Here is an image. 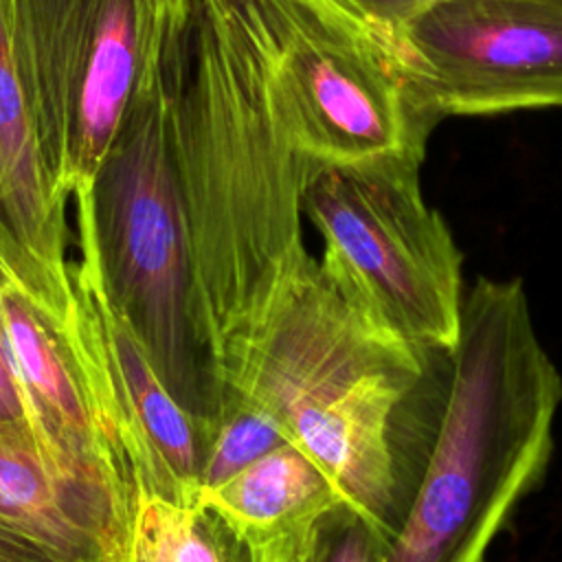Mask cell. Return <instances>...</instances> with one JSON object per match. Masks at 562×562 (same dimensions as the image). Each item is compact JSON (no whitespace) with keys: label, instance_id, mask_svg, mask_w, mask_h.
I'll return each mask as SVG.
<instances>
[{"label":"cell","instance_id":"12","mask_svg":"<svg viewBox=\"0 0 562 562\" xmlns=\"http://www.w3.org/2000/svg\"><path fill=\"white\" fill-rule=\"evenodd\" d=\"M0 514L79 562H127L130 522L55 463L29 422L0 424Z\"/></svg>","mask_w":562,"mask_h":562},{"label":"cell","instance_id":"1","mask_svg":"<svg viewBox=\"0 0 562 562\" xmlns=\"http://www.w3.org/2000/svg\"><path fill=\"white\" fill-rule=\"evenodd\" d=\"M158 57L217 391L312 259L316 167L283 114L255 0H158Z\"/></svg>","mask_w":562,"mask_h":562},{"label":"cell","instance_id":"18","mask_svg":"<svg viewBox=\"0 0 562 562\" xmlns=\"http://www.w3.org/2000/svg\"><path fill=\"white\" fill-rule=\"evenodd\" d=\"M0 562H79L35 531L0 514Z\"/></svg>","mask_w":562,"mask_h":562},{"label":"cell","instance_id":"15","mask_svg":"<svg viewBox=\"0 0 562 562\" xmlns=\"http://www.w3.org/2000/svg\"><path fill=\"white\" fill-rule=\"evenodd\" d=\"M285 443H292V439L279 419L246 397L224 395L209 430L202 487L228 481L252 461Z\"/></svg>","mask_w":562,"mask_h":562},{"label":"cell","instance_id":"2","mask_svg":"<svg viewBox=\"0 0 562 562\" xmlns=\"http://www.w3.org/2000/svg\"><path fill=\"white\" fill-rule=\"evenodd\" d=\"M452 353L411 347L371 325L312 257L220 400L239 395L279 419L349 509L393 540L441 424Z\"/></svg>","mask_w":562,"mask_h":562},{"label":"cell","instance_id":"17","mask_svg":"<svg viewBox=\"0 0 562 562\" xmlns=\"http://www.w3.org/2000/svg\"><path fill=\"white\" fill-rule=\"evenodd\" d=\"M353 22L404 53V35L411 24L437 0H329Z\"/></svg>","mask_w":562,"mask_h":562},{"label":"cell","instance_id":"14","mask_svg":"<svg viewBox=\"0 0 562 562\" xmlns=\"http://www.w3.org/2000/svg\"><path fill=\"white\" fill-rule=\"evenodd\" d=\"M127 562H250L233 529L204 503L140 496Z\"/></svg>","mask_w":562,"mask_h":562},{"label":"cell","instance_id":"4","mask_svg":"<svg viewBox=\"0 0 562 562\" xmlns=\"http://www.w3.org/2000/svg\"><path fill=\"white\" fill-rule=\"evenodd\" d=\"M72 200L77 237L92 248L116 312L167 391L209 435L220 391L200 314L158 26L127 114L90 182Z\"/></svg>","mask_w":562,"mask_h":562},{"label":"cell","instance_id":"11","mask_svg":"<svg viewBox=\"0 0 562 562\" xmlns=\"http://www.w3.org/2000/svg\"><path fill=\"white\" fill-rule=\"evenodd\" d=\"M0 314L26 397L29 422L48 457L105 498L132 527L138 490L112 452L64 331L18 288L0 290Z\"/></svg>","mask_w":562,"mask_h":562},{"label":"cell","instance_id":"3","mask_svg":"<svg viewBox=\"0 0 562 562\" xmlns=\"http://www.w3.org/2000/svg\"><path fill=\"white\" fill-rule=\"evenodd\" d=\"M560 402L522 281L481 277L463 299L435 443L382 562H487L547 472Z\"/></svg>","mask_w":562,"mask_h":562},{"label":"cell","instance_id":"7","mask_svg":"<svg viewBox=\"0 0 562 562\" xmlns=\"http://www.w3.org/2000/svg\"><path fill=\"white\" fill-rule=\"evenodd\" d=\"M156 13L158 0H4L13 68L46 162L70 198L127 114Z\"/></svg>","mask_w":562,"mask_h":562},{"label":"cell","instance_id":"13","mask_svg":"<svg viewBox=\"0 0 562 562\" xmlns=\"http://www.w3.org/2000/svg\"><path fill=\"white\" fill-rule=\"evenodd\" d=\"M211 507L252 553L314 544L347 505L329 474L296 443H285L228 481L202 487Z\"/></svg>","mask_w":562,"mask_h":562},{"label":"cell","instance_id":"10","mask_svg":"<svg viewBox=\"0 0 562 562\" xmlns=\"http://www.w3.org/2000/svg\"><path fill=\"white\" fill-rule=\"evenodd\" d=\"M72 198L55 180L18 81L0 0V263L59 329L70 312Z\"/></svg>","mask_w":562,"mask_h":562},{"label":"cell","instance_id":"9","mask_svg":"<svg viewBox=\"0 0 562 562\" xmlns=\"http://www.w3.org/2000/svg\"><path fill=\"white\" fill-rule=\"evenodd\" d=\"M404 57L441 119L562 108V0H437Z\"/></svg>","mask_w":562,"mask_h":562},{"label":"cell","instance_id":"16","mask_svg":"<svg viewBox=\"0 0 562 562\" xmlns=\"http://www.w3.org/2000/svg\"><path fill=\"white\" fill-rule=\"evenodd\" d=\"M389 542L380 529L345 507L325 525L316 562H382Z\"/></svg>","mask_w":562,"mask_h":562},{"label":"cell","instance_id":"5","mask_svg":"<svg viewBox=\"0 0 562 562\" xmlns=\"http://www.w3.org/2000/svg\"><path fill=\"white\" fill-rule=\"evenodd\" d=\"M417 156L316 165L303 215L323 239L318 259L336 290L384 334L435 353L461 336V252L428 206Z\"/></svg>","mask_w":562,"mask_h":562},{"label":"cell","instance_id":"20","mask_svg":"<svg viewBox=\"0 0 562 562\" xmlns=\"http://www.w3.org/2000/svg\"><path fill=\"white\" fill-rule=\"evenodd\" d=\"M321 538L303 549H281V551H266V553H250V562H316V551H318Z\"/></svg>","mask_w":562,"mask_h":562},{"label":"cell","instance_id":"19","mask_svg":"<svg viewBox=\"0 0 562 562\" xmlns=\"http://www.w3.org/2000/svg\"><path fill=\"white\" fill-rule=\"evenodd\" d=\"M24 422H29L26 397L18 375L9 334L0 314V424H24Z\"/></svg>","mask_w":562,"mask_h":562},{"label":"cell","instance_id":"6","mask_svg":"<svg viewBox=\"0 0 562 562\" xmlns=\"http://www.w3.org/2000/svg\"><path fill=\"white\" fill-rule=\"evenodd\" d=\"M283 114L314 165L424 158L441 114L393 48L329 0H255Z\"/></svg>","mask_w":562,"mask_h":562},{"label":"cell","instance_id":"8","mask_svg":"<svg viewBox=\"0 0 562 562\" xmlns=\"http://www.w3.org/2000/svg\"><path fill=\"white\" fill-rule=\"evenodd\" d=\"M70 312L61 327L92 395L103 435L140 496L195 503L206 428L167 391L116 312L97 257L79 237L70 261Z\"/></svg>","mask_w":562,"mask_h":562}]
</instances>
